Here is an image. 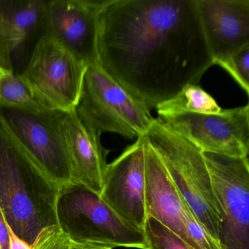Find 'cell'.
<instances>
[{
    "label": "cell",
    "mask_w": 249,
    "mask_h": 249,
    "mask_svg": "<svg viewBox=\"0 0 249 249\" xmlns=\"http://www.w3.org/2000/svg\"><path fill=\"white\" fill-rule=\"evenodd\" d=\"M64 112L0 106L13 136L59 188L74 182L64 131Z\"/></svg>",
    "instance_id": "52a82bcc"
},
{
    "label": "cell",
    "mask_w": 249,
    "mask_h": 249,
    "mask_svg": "<svg viewBox=\"0 0 249 249\" xmlns=\"http://www.w3.org/2000/svg\"><path fill=\"white\" fill-rule=\"evenodd\" d=\"M0 249H9V230L8 223L0 208Z\"/></svg>",
    "instance_id": "603a6c76"
},
{
    "label": "cell",
    "mask_w": 249,
    "mask_h": 249,
    "mask_svg": "<svg viewBox=\"0 0 249 249\" xmlns=\"http://www.w3.org/2000/svg\"><path fill=\"white\" fill-rule=\"evenodd\" d=\"M145 137H141L110 164L103 178L100 197L126 222L143 230L145 204Z\"/></svg>",
    "instance_id": "8fae6325"
},
{
    "label": "cell",
    "mask_w": 249,
    "mask_h": 249,
    "mask_svg": "<svg viewBox=\"0 0 249 249\" xmlns=\"http://www.w3.org/2000/svg\"><path fill=\"white\" fill-rule=\"evenodd\" d=\"M75 111L99 135L113 132L130 139L146 135L154 120L150 109L98 63L87 67Z\"/></svg>",
    "instance_id": "5b68a950"
},
{
    "label": "cell",
    "mask_w": 249,
    "mask_h": 249,
    "mask_svg": "<svg viewBox=\"0 0 249 249\" xmlns=\"http://www.w3.org/2000/svg\"><path fill=\"white\" fill-rule=\"evenodd\" d=\"M217 65L224 68L249 96V46L221 61Z\"/></svg>",
    "instance_id": "d6986e66"
},
{
    "label": "cell",
    "mask_w": 249,
    "mask_h": 249,
    "mask_svg": "<svg viewBox=\"0 0 249 249\" xmlns=\"http://www.w3.org/2000/svg\"><path fill=\"white\" fill-rule=\"evenodd\" d=\"M213 65L249 46V0H195Z\"/></svg>",
    "instance_id": "7c38bea8"
},
{
    "label": "cell",
    "mask_w": 249,
    "mask_h": 249,
    "mask_svg": "<svg viewBox=\"0 0 249 249\" xmlns=\"http://www.w3.org/2000/svg\"><path fill=\"white\" fill-rule=\"evenodd\" d=\"M0 71H14L9 29L0 17Z\"/></svg>",
    "instance_id": "7402d4cb"
},
{
    "label": "cell",
    "mask_w": 249,
    "mask_h": 249,
    "mask_svg": "<svg viewBox=\"0 0 249 249\" xmlns=\"http://www.w3.org/2000/svg\"><path fill=\"white\" fill-rule=\"evenodd\" d=\"M9 230V249H34V244L30 246L25 240L20 238L8 225Z\"/></svg>",
    "instance_id": "cb8c5ba5"
},
{
    "label": "cell",
    "mask_w": 249,
    "mask_h": 249,
    "mask_svg": "<svg viewBox=\"0 0 249 249\" xmlns=\"http://www.w3.org/2000/svg\"><path fill=\"white\" fill-rule=\"evenodd\" d=\"M64 131L74 182L100 195L108 153L100 142V135L84 123L75 110L65 113Z\"/></svg>",
    "instance_id": "5bb4252c"
},
{
    "label": "cell",
    "mask_w": 249,
    "mask_h": 249,
    "mask_svg": "<svg viewBox=\"0 0 249 249\" xmlns=\"http://www.w3.org/2000/svg\"><path fill=\"white\" fill-rule=\"evenodd\" d=\"M2 72V71H0V72Z\"/></svg>",
    "instance_id": "484cf974"
},
{
    "label": "cell",
    "mask_w": 249,
    "mask_h": 249,
    "mask_svg": "<svg viewBox=\"0 0 249 249\" xmlns=\"http://www.w3.org/2000/svg\"><path fill=\"white\" fill-rule=\"evenodd\" d=\"M71 249H112L109 248L100 247V246H91V245L81 244V243L72 242Z\"/></svg>",
    "instance_id": "d4e9b609"
},
{
    "label": "cell",
    "mask_w": 249,
    "mask_h": 249,
    "mask_svg": "<svg viewBox=\"0 0 249 249\" xmlns=\"http://www.w3.org/2000/svg\"><path fill=\"white\" fill-rule=\"evenodd\" d=\"M169 130L186 138L202 152L249 157V105L222 110L218 114L183 113L159 116Z\"/></svg>",
    "instance_id": "9c48e42d"
},
{
    "label": "cell",
    "mask_w": 249,
    "mask_h": 249,
    "mask_svg": "<svg viewBox=\"0 0 249 249\" xmlns=\"http://www.w3.org/2000/svg\"><path fill=\"white\" fill-rule=\"evenodd\" d=\"M87 68L69 51L44 35L36 42L19 75L42 108L68 113L78 106Z\"/></svg>",
    "instance_id": "8992f818"
},
{
    "label": "cell",
    "mask_w": 249,
    "mask_h": 249,
    "mask_svg": "<svg viewBox=\"0 0 249 249\" xmlns=\"http://www.w3.org/2000/svg\"><path fill=\"white\" fill-rule=\"evenodd\" d=\"M218 214L221 249H249V157L202 152Z\"/></svg>",
    "instance_id": "ba28073f"
},
{
    "label": "cell",
    "mask_w": 249,
    "mask_h": 249,
    "mask_svg": "<svg viewBox=\"0 0 249 249\" xmlns=\"http://www.w3.org/2000/svg\"><path fill=\"white\" fill-rule=\"evenodd\" d=\"M144 157L147 216L155 218L192 246L185 224L186 211L189 206L169 176L158 154L147 141L146 136Z\"/></svg>",
    "instance_id": "4fadbf2b"
},
{
    "label": "cell",
    "mask_w": 249,
    "mask_h": 249,
    "mask_svg": "<svg viewBox=\"0 0 249 249\" xmlns=\"http://www.w3.org/2000/svg\"><path fill=\"white\" fill-rule=\"evenodd\" d=\"M97 48L99 65L149 109L214 65L195 0H105Z\"/></svg>",
    "instance_id": "6da1fadb"
},
{
    "label": "cell",
    "mask_w": 249,
    "mask_h": 249,
    "mask_svg": "<svg viewBox=\"0 0 249 249\" xmlns=\"http://www.w3.org/2000/svg\"><path fill=\"white\" fill-rule=\"evenodd\" d=\"M104 1H46L45 35L87 67L98 63L99 14Z\"/></svg>",
    "instance_id": "30bf717a"
},
{
    "label": "cell",
    "mask_w": 249,
    "mask_h": 249,
    "mask_svg": "<svg viewBox=\"0 0 249 249\" xmlns=\"http://www.w3.org/2000/svg\"><path fill=\"white\" fill-rule=\"evenodd\" d=\"M0 106L32 110L43 109L33 99L19 74L14 71L0 72Z\"/></svg>",
    "instance_id": "e0dca14e"
},
{
    "label": "cell",
    "mask_w": 249,
    "mask_h": 249,
    "mask_svg": "<svg viewBox=\"0 0 249 249\" xmlns=\"http://www.w3.org/2000/svg\"><path fill=\"white\" fill-rule=\"evenodd\" d=\"M56 213L58 227L73 243L146 249L143 231L124 221L99 194L81 183L59 187Z\"/></svg>",
    "instance_id": "3957f363"
},
{
    "label": "cell",
    "mask_w": 249,
    "mask_h": 249,
    "mask_svg": "<svg viewBox=\"0 0 249 249\" xmlns=\"http://www.w3.org/2000/svg\"><path fill=\"white\" fill-rule=\"evenodd\" d=\"M186 231L191 240V245L195 249H221L216 240L204 228L196 219L193 212L188 207L186 211Z\"/></svg>",
    "instance_id": "ffe728a7"
},
{
    "label": "cell",
    "mask_w": 249,
    "mask_h": 249,
    "mask_svg": "<svg viewBox=\"0 0 249 249\" xmlns=\"http://www.w3.org/2000/svg\"><path fill=\"white\" fill-rule=\"evenodd\" d=\"M43 0H0V17L9 29L12 58L37 36L45 35Z\"/></svg>",
    "instance_id": "9a60e30c"
},
{
    "label": "cell",
    "mask_w": 249,
    "mask_h": 249,
    "mask_svg": "<svg viewBox=\"0 0 249 249\" xmlns=\"http://www.w3.org/2000/svg\"><path fill=\"white\" fill-rule=\"evenodd\" d=\"M142 231L146 244L145 249H195L152 217H146Z\"/></svg>",
    "instance_id": "ac0fdd59"
},
{
    "label": "cell",
    "mask_w": 249,
    "mask_h": 249,
    "mask_svg": "<svg viewBox=\"0 0 249 249\" xmlns=\"http://www.w3.org/2000/svg\"><path fill=\"white\" fill-rule=\"evenodd\" d=\"M72 241L58 226L40 231L34 243V249H71Z\"/></svg>",
    "instance_id": "44dd1931"
},
{
    "label": "cell",
    "mask_w": 249,
    "mask_h": 249,
    "mask_svg": "<svg viewBox=\"0 0 249 249\" xmlns=\"http://www.w3.org/2000/svg\"><path fill=\"white\" fill-rule=\"evenodd\" d=\"M199 222L218 243V214L212 180L202 151L154 119L146 135Z\"/></svg>",
    "instance_id": "277c9868"
},
{
    "label": "cell",
    "mask_w": 249,
    "mask_h": 249,
    "mask_svg": "<svg viewBox=\"0 0 249 249\" xmlns=\"http://www.w3.org/2000/svg\"><path fill=\"white\" fill-rule=\"evenodd\" d=\"M159 116H170L183 113L218 114L222 111L215 100L199 85L186 86L168 100L157 107Z\"/></svg>",
    "instance_id": "2e32d148"
},
{
    "label": "cell",
    "mask_w": 249,
    "mask_h": 249,
    "mask_svg": "<svg viewBox=\"0 0 249 249\" xmlns=\"http://www.w3.org/2000/svg\"><path fill=\"white\" fill-rule=\"evenodd\" d=\"M59 189L0 118V208L13 231L30 246L42 230L57 226Z\"/></svg>",
    "instance_id": "7a4b0ae2"
}]
</instances>
